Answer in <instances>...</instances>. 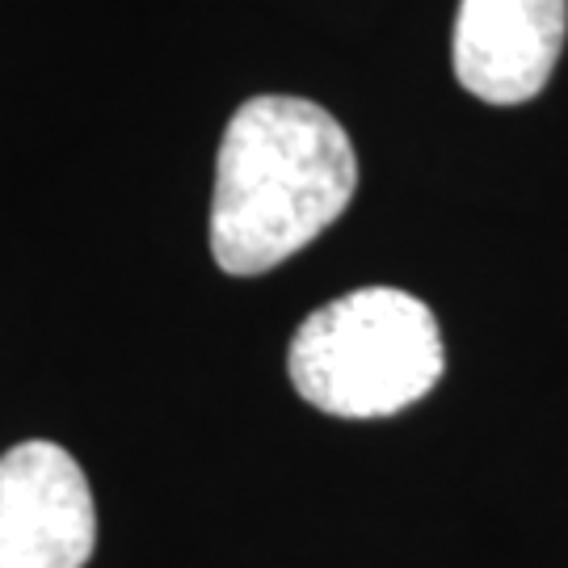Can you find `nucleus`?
<instances>
[{"instance_id":"nucleus-1","label":"nucleus","mask_w":568,"mask_h":568,"mask_svg":"<svg viewBox=\"0 0 568 568\" xmlns=\"http://www.w3.org/2000/svg\"><path fill=\"white\" fill-rule=\"evenodd\" d=\"M358 161L345 126L307 98H248L215 161L211 253L253 278L316 241L354 199Z\"/></svg>"},{"instance_id":"nucleus-2","label":"nucleus","mask_w":568,"mask_h":568,"mask_svg":"<svg viewBox=\"0 0 568 568\" xmlns=\"http://www.w3.org/2000/svg\"><path fill=\"white\" fill-rule=\"evenodd\" d=\"M447 349L417 295L363 286L316 307L291 337L286 371L312 408L328 417H392L443 379Z\"/></svg>"},{"instance_id":"nucleus-3","label":"nucleus","mask_w":568,"mask_h":568,"mask_svg":"<svg viewBox=\"0 0 568 568\" xmlns=\"http://www.w3.org/2000/svg\"><path fill=\"white\" fill-rule=\"evenodd\" d=\"M98 506L81 464L60 443H18L0 455V568H84Z\"/></svg>"},{"instance_id":"nucleus-4","label":"nucleus","mask_w":568,"mask_h":568,"mask_svg":"<svg viewBox=\"0 0 568 568\" xmlns=\"http://www.w3.org/2000/svg\"><path fill=\"white\" fill-rule=\"evenodd\" d=\"M568 0H459L455 77L488 105L530 102L556 72Z\"/></svg>"}]
</instances>
